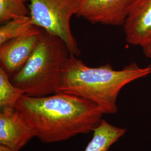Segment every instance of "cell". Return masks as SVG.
<instances>
[{
  "instance_id": "obj_1",
  "label": "cell",
  "mask_w": 151,
  "mask_h": 151,
  "mask_svg": "<svg viewBox=\"0 0 151 151\" xmlns=\"http://www.w3.org/2000/svg\"><path fill=\"white\" fill-rule=\"evenodd\" d=\"M15 109L32 127L35 137L44 143L93 132L105 114L97 104L63 92L44 97L24 95Z\"/></svg>"
},
{
  "instance_id": "obj_2",
  "label": "cell",
  "mask_w": 151,
  "mask_h": 151,
  "mask_svg": "<svg viewBox=\"0 0 151 151\" xmlns=\"http://www.w3.org/2000/svg\"><path fill=\"white\" fill-rule=\"evenodd\" d=\"M150 74L151 65L142 68L133 62L120 70L109 63L90 67L70 54L62 68L60 92L84 98L97 104L104 114H113L118 111L116 101L121 90Z\"/></svg>"
},
{
  "instance_id": "obj_3",
  "label": "cell",
  "mask_w": 151,
  "mask_h": 151,
  "mask_svg": "<svg viewBox=\"0 0 151 151\" xmlns=\"http://www.w3.org/2000/svg\"><path fill=\"white\" fill-rule=\"evenodd\" d=\"M70 55L60 38L43 30L38 44L22 69L10 76L12 83L31 97H44L60 92L61 75Z\"/></svg>"
},
{
  "instance_id": "obj_4",
  "label": "cell",
  "mask_w": 151,
  "mask_h": 151,
  "mask_svg": "<svg viewBox=\"0 0 151 151\" xmlns=\"http://www.w3.org/2000/svg\"><path fill=\"white\" fill-rule=\"evenodd\" d=\"M80 0H29V16L34 24L49 34L60 38L76 57L81 50L73 35L70 20L76 15Z\"/></svg>"
},
{
  "instance_id": "obj_5",
  "label": "cell",
  "mask_w": 151,
  "mask_h": 151,
  "mask_svg": "<svg viewBox=\"0 0 151 151\" xmlns=\"http://www.w3.org/2000/svg\"><path fill=\"white\" fill-rule=\"evenodd\" d=\"M135 0H80L77 17L92 24L123 26Z\"/></svg>"
},
{
  "instance_id": "obj_6",
  "label": "cell",
  "mask_w": 151,
  "mask_h": 151,
  "mask_svg": "<svg viewBox=\"0 0 151 151\" xmlns=\"http://www.w3.org/2000/svg\"><path fill=\"white\" fill-rule=\"evenodd\" d=\"M123 27L128 43L151 48V0H135Z\"/></svg>"
},
{
  "instance_id": "obj_7",
  "label": "cell",
  "mask_w": 151,
  "mask_h": 151,
  "mask_svg": "<svg viewBox=\"0 0 151 151\" xmlns=\"http://www.w3.org/2000/svg\"><path fill=\"white\" fill-rule=\"evenodd\" d=\"M43 30L11 39L0 45V63L8 75L20 70L36 48Z\"/></svg>"
},
{
  "instance_id": "obj_8",
  "label": "cell",
  "mask_w": 151,
  "mask_h": 151,
  "mask_svg": "<svg viewBox=\"0 0 151 151\" xmlns=\"http://www.w3.org/2000/svg\"><path fill=\"white\" fill-rule=\"evenodd\" d=\"M35 137L32 127L16 109L0 113V145L20 150Z\"/></svg>"
},
{
  "instance_id": "obj_9",
  "label": "cell",
  "mask_w": 151,
  "mask_h": 151,
  "mask_svg": "<svg viewBox=\"0 0 151 151\" xmlns=\"http://www.w3.org/2000/svg\"><path fill=\"white\" fill-rule=\"evenodd\" d=\"M127 131L125 128L113 125L103 119L93 131V137L84 151H108Z\"/></svg>"
},
{
  "instance_id": "obj_10",
  "label": "cell",
  "mask_w": 151,
  "mask_h": 151,
  "mask_svg": "<svg viewBox=\"0 0 151 151\" xmlns=\"http://www.w3.org/2000/svg\"><path fill=\"white\" fill-rule=\"evenodd\" d=\"M42 30L36 26L30 16L14 18L0 27V45L6 42Z\"/></svg>"
},
{
  "instance_id": "obj_11",
  "label": "cell",
  "mask_w": 151,
  "mask_h": 151,
  "mask_svg": "<svg viewBox=\"0 0 151 151\" xmlns=\"http://www.w3.org/2000/svg\"><path fill=\"white\" fill-rule=\"evenodd\" d=\"M24 95V92L12 83L10 76L0 67L1 111L15 109L17 103Z\"/></svg>"
},
{
  "instance_id": "obj_12",
  "label": "cell",
  "mask_w": 151,
  "mask_h": 151,
  "mask_svg": "<svg viewBox=\"0 0 151 151\" xmlns=\"http://www.w3.org/2000/svg\"><path fill=\"white\" fill-rule=\"evenodd\" d=\"M29 0H0V22L3 24L14 18L29 16Z\"/></svg>"
},
{
  "instance_id": "obj_13",
  "label": "cell",
  "mask_w": 151,
  "mask_h": 151,
  "mask_svg": "<svg viewBox=\"0 0 151 151\" xmlns=\"http://www.w3.org/2000/svg\"><path fill=\"white\" fill-rule=\"evenodd\" d=\"M143 53L146 57L151 58V48L145 49H143Z\"/></svg>"
},
{
  "instance_id": "obj_14",
  "label": "cell",
  "mask_w": 151,
  "mask_h": 151,
  "mask_svg": "<svg viewBox=\"0 0 151 151\" xmlns=\"http://www.w3.org/2000/svg\"><path fill=\"white\" fill-rule=\"evenodd\" d=\"M0 151H14L6 146L0 145Z\"/></svg>"
}]
</instances>
